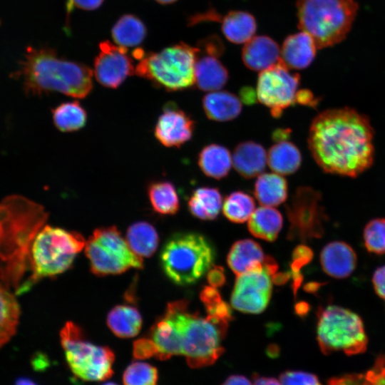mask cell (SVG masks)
Segmentation results:
<instances>
[{
    "instance_id": "obj_1",
    "label": "cell",
    "mask_w": 385,
    "mask_h": 385,
    "mask_svg": "<svg viewBox=\"0 0 385 385\" xmlns=\"http://www.w3.org/2000/svg\"><path fill=\"white\" fill-rule=\"evenodd\" d=\"M374 130L366 116L349 108L326 110L312 120L308 145L326 173L356 177L373 163Z\"/></svg>"
},
{
    "instance_id": "obj_2",
    "label": "cell",
    "mask_w": 385,
    "mask_h": 385,
    "mask_svg": "<svg viewBox=\"0 0 385 385\" xmlns=\"http://www.w3.org/2000/svg\"><path fill=\"white\" fill-rule=\"evenodd\" d=\"M17 75L24 91L31 96L57 92L83 98L93 88L89 67L60 58L51 48L29 47Z\"/></svg>"
},
{
    "instance_id": "obj_3",
    "label": "cell",
    "mask_w": 385,
    "mask_h": 385,
    "mask_svg": "<svg viewBox=\"0 0 385 385\" xmlns=\"http://www.w3.org/2000/svg\"><path fill=\"white\" fill-rule=\"evenodd\" d=\"M165 311L173 319L180 334L181 355L191 368H202L214 364L225 351L222 342L228 322L210 316L200 317L188 310V302L168 304Z\"/></svg>"
},
{
    "instance_id": "obj_4",
    "label": "cell",
    "mask_w": 385,
    "mask_h": 385,
    "mask_svg": "<svg viewBox=\"0 0 385 385\" xmlns=\"http://www.w3.org/2000/svg\"><path fill=\"white\" fill-rule=\"evenodd\" d=\"M299 27L314 39L317 48L343 41L359 6L354 0H297Z\"/></svg>"
},
{
    "instance_id": "obj_5",
    "label": "cell",
    "mask_w": 385,
    "mask_h": 385,
    "mask_svg": "<svg viewBox=\"0 0 385 385\" xmlns=\"http://www.w3.org/2000/svg\"><path fill=\"white\" fill-rule=\"evenodd\" d=\"M86 242L79 233L50 225L43 226L31 245V274L26 282L24 292L38 280L61 274L70 268Z\"/></svg>"
},
{
    "instance_id": "obj_6",
    "label": "cell",
    "mask_w": 385,
    "mask_h": 385,
    "mask_svg": "<svg viewBox=\"0 0 385 385\" xmlns=\"http://www.w3.org/2000/svg\"><path fill=\"white\" fill-rule=\"evenodd\" d=\"M215 253L202 235L194 232L173 235L164 245L160 264L167 277L177 285L196 282L212 266Z\"/></svg>"
},
{
    "instance_id": "obj_7",
    "label": "cell",
    "mask_w": 385,
    "mask_h": 385,
    "mask_svg": "<svg viewBox=\"0 0 385 385\" xmlns=\"http://www.w3.org/2000/svg\"><path fill=\"white\" fill-rule=\"evenodd\" d=\"M199 52V48L180 43L144 54L135 66V74L167 91L185 90L195 84Z\"/></svg>"
},
{
    "instance_id": "obj_8",
    "label": "cell",
    "mask_w": 385,
    "mask_h": 385,
    "mask_svg": "<svg viewBox=\"0 0 385 385\" xmlns=\"http://www.w3.org/2000/svg\"><path fill=\"white\" fill-rule=\"evenodd\" d=\"M317 339L324 354L342 351L347 355L364 352L368 339L361 317L337 305L319 308L317 312Z\"/></svg>"
},
{
    "instance_id": "obj_9",
    "label": "cell",
    "mask_w": 385,
    "mask_h": 385,
    "mask_svg": "<svg viewBox=\"0 0 385 385\" xmlns=\"http://www.w3.org/2000/svg\"><path fill=\"white\" fill-rule=\"evenodd\" d=\"M61 344L71 372L86 381H103L113 374L115 354L108 346L88 341L81 328L67 322L60 331Z\"/></svg>"
},
{
    "instance_id": "obj_10",
    "label": "cell",
    "mask_w": 385,
    "mask_h": 385,
    "mask_svg": "<svg viewBox=\"0 0 385 385\" xmlns=\"http://www.w3.org/2000/svg\"><path fill=\"white\" fill-rule=\"evenodd\" d=\"M85 252L91 272L98 276L118 274L143 267L142 258L131 250L113 226L95 230L86 242Z\"/></svg>"
},
{
    "instance_id": "obj_11",
    "label": "cell",
    "mask_w": 385,
    "mask_h": 385,
    "mask_svg": "<svg viewBox=\"0 0 385 385\" xmlns=\"http://www.w3.org/2000/svg\"><path fill=\"white\" fill-rule=\"evenodd\" d=\"M320 200V193L312 188L299 187L296 190L291 202L285 206L289 222L288 240L305 242L322 236L325 216Z\"/></svg>"
},
{
    "instance_id": "obj_12",
    "label": "cell",
    "mask_w": 385,
    "mask_h": 385,
    "mask_svg": "<svg viewBox=\"0 0 385 385\" xmlns=\"http://www.w3.org/2000/svg\"><path fill=\"white\" fill-rule=\"evenodd\" d=\"M300 76L292 73L280 61L260 71L257 81V100L270 110L271 115L279 118L283 111L294 104Z\"/></svg>"
},
{
    "instance_id": "obj_13",
    "label": "cell",
    "mask_w": 385,
    "mask_h": 385,
    "mask_svg": "<svg viewBox=\"0 0 385 385\" xmlns=\"http://www.w3.org/2000/svg\"><path fill=\"white\" fill-rule=\"evenodd\" d=\"M265 267L237 276L231 295V304L237 310L259 314L268 305L272 294V279Z\"/></svg>"
},
{
    "instance_id": "obj_14",
    "label": "cell",
    "mask_w": 385,
    "mask_h": 385,
    "mask_svg": "<svg viewBox=\"0 0 385 385\" xmlns=\"http://www.w3.org/2000/svg\"><path fill=\"white\" fill-rule=\"evenodd\" d=\"M99 48L94 61L93 73L100 84L117 88L129 76L135 74V67L126 48L103 41Z\"/></svg>"
},
{
    "instance_id": "obj_15",
    "label": "cell",
    "mask_w": 385,
    "mask_h": 385,
    "mask_svg": "<svg viewBox=\"0 0 385 385\" xmlns=\"http://www.w3.org/2000/svg\"><path fill=\"white\" fill-rule=\"evenodd\" d=\"M194 130L191 117L174 102H168L158 118L154 136L167 148H180L192 138Z\"/></svg>"
},
{
    "instance_id": "obj_16",
    "label": "cell",
    "mask_w": 385,
    "mask_h": 385,
    "mask_svg": "<svg viewBox=\"0 0 385 385\" xmlns=\"http://www.w3.org/2000/svg\"><path fill=\"white\" fill-rule=\"evenodd\" d=\"M22 222L19 214L6 198L0 202V267L14 258L19 244Z\"/></svg>"
},
{
    "instance_id": "obj_17",
    "label": "cell",
    "mask_w": 385,
    "mask_h": 385,
    "mask_svg": "<svg viewBox=\"0 0 385 385\" xmlns=\"http://www.w3.org/2000/svg\"><path fill=\"white\" fill-rule=\"evenodd\" d=\"M320 262L327 274L336 279H344L355 270L356 255L347 243L334 241L326 245L322 249Z\"/></svg>"
},
{
    "instance_id": "obj_18",
    "label": "cell",
    "mask_w": 385,
    "mask_h": 385,
    "mask_svg": "<svg viewBox=\"0 0 385 385\" xmlns=\"http://www.w3.org/2000/svg\"><path fill=\"white\" fill-rule=\"evenodd\" d=\"M317 48L312 36L302 31L285 38L280 50V61L289 69H304L312 63Z\"/></svg>"
},
{
    "instance_id": "obj_19",
    "label": "cell",
    "mask_w": 385,
    "mask_h": 385,
    "mask_svg": "<svg viewBox=\"0 0 385 385\" xmlns=\"http://www.w3.org/2000/svg\"><path fill=\"white\" fill-rule=\"evenodd\" d=\"M242 58L248 68L262 71L280 61V48L269 36H253L245 43Z\"/></svg>"
},
{
    "instance_id": "obj_20",
    "label": "cell",
    "mask_w": 385,
    "mask_h": 385,
    "mask_svg": "<svg viewBox=\"0 0 385 385\" xmlns=\"http://www.w3.org/2000/svg\"><path fill=\"white\" fill-rule=\"evenodd\" d=\"M232 165L243 178L250 179L260 175L267 163V153L260 144L248 140L241 142L235 148Z\"/></svg>"
},
{
    "instance_id": "obj_21",
    "label": "cell",
    "mask_w": 385,
    "mask_h": 385,
    "mask_svg": "<svg viewBox=\"0 0 385 385\" xmlns=\"http://www.w3.org/2000/svg\"><path fill=\"white\" fill-rule=\"evenodd\" d=\"M265 255L260 245L250 239L235 242L227 255L230 268L237 276L247 272L264 268Z\"/></svg>"
},
{
    "instance_id": "obj_22",
    "label": "cell",
    "mask_w": 385,
    "mask_h": 385,
    "mask_svg": "<svg viewBox=\"0 0 385 385\" xmlns=\"http://www.w3.org/2000/svg\"><path fill=\"white\" fill-rule=\"evenodd\" d=\"M218 55L207 52L197 57L195 69V84L202 91H216L228 81V71L218 59Z\"/></svg>"
},
{
    "instance_id": "obj_23",
    "label": "cell",
    "mask_w": 385,
    "mask_h": 385,
    "mask_svg": "<svg viewBox=\"0 0 385 385\" xmlns=\"http://www.w3.org/2000/svg\"><path fill=\"white\" fill-rule=\"evenodd\" d=\"M202 107L210 120L219 122L232 120L242 111L239 98L227 91L208 93L202 98Z\"/></svg>"
},
{
    "instance_id": "obj_24",
    "label": "cell",
    "mask_w": 385,
    "mask_h": 385,
    "mask_svg": "<svg viewBox=\"0 0 385 385\" xmlns=\"http://www.w3.org/2000/svg\"><path fill=\"white\" fill-rule=\"evenodd\" d=\"M197 164L206 176L220 180L228 175L232 160L227 148L211 143L205 146L199 153Z\"/></svg>"
},
{
    "instance_id": "obj_25",
    "label": "cell",
    "mask_w": 385,
    "mask_h": 385,
    "mask_svg": "<svg viewBox=\"0 0 385 385\" xmlns=\"http://www.w3.org/2000/svg\"><path fill=\"white\" fill-rule=\"evenodd\" d=\"M106 322L116 337L131 338L139 333L143 319L136 307L130 304H118L108 312Z\"/></svg>"
},
{
    "instance_id": "obj_26",
    "label": "cell",
    "mask_w": 385,
    "mask_h": 385,
    "mask_svg": "<svg viewBox=\"0 0 385 385\" xmlns=\"http://www.w3.org/2000/svg\"><path fill=\"white\" fill-rule=\"evenodd\" d=\"M287 190L286 179L276 173L259 175L254 186V193L258 202L268 207L283 203L287 197Z\"/></svg>"
},
{
    "instance_id": "obj_27",
    "label": "cell",
    "mask_w": 385,
    "mask_h": 385,
    "mask_svg": "<svg viewBox=\"0 0 385 385\" xmlns=\"http://www.w3.org/2000/svg\"><path fill=\"white\" fill-rule=\"evenodd\" d=\"M20 307L12 291L0 279V349L16 332Z\"/></svg>"
},
{
    "instance_id": "obj_28",
    "label": "cell",
    "mask_w": 385,
    "mask_h": 385,
    "mask_svg": "<svg viewBox=\"0 0 385 385\" xmlns=\"http://www.w3.org/2000/svg\"><path fill=\"white\" fill-rule=\"evenodd\" d=\"M250 233L257 238L273 242L282 227L281 213L272 207L262 206L256 209L248 220Z\"/></svg>"
},
{
    "instance_id": "obj_29",
    "label": "cell",
    "mask_w": 385,
    "mask_h": 385,
    "mask_svg": "<svg viewBox=\"0 0 385 385\" xmlns=\"http://www.w3.org/2000/svg\"><path fill=\"white\" fill-rule=\"evenodd\" d=\"M256 29L255 17L246 11H230L222 19V31L225 38L233 43H247L254 36Z\"/></svg>"
},
{
    "instance_id": "obj_30",
    "label": "cell",
    "mask_w": 385,
    "mask_h": 385,
    "mask_svg": "<svg viewBox=\"0 0 385 385\" xmlns=\"http://www.w3.org/2000/svg\"><path fill=\"white\" fill-rule=\"evenodd\" d=\"M302 160L298 148L288 140L276 143L267 153L270 168L279 175H291L297 171Z\"/></svg>"
},
{
    "instance_id": "obj_31",
    "label": "cell",
    "mask_w": 385,
    "mask_h": 385,
    "mask_svg": "<svg viewBox=\"0 0 385 385\" xmlns=\"http://www.w3.org/2000/svg\"><path fill=\"white\" fill-rule=\"evenodd\" d=\"M188 205L193 216L212 220L217 218L222 207V197L217 188L201 187L193 191Z\"/></svg>"
},
{
    "instance_id": "obj_32",
    "label": "cell",
    "mask_w": 385,
    "mask_h": 385,
    "mask_svg": "<svg viewBox=\"0 0 385 385\" xmlns=\"http://www.w3.org/2000/svg\"><path fill=\"white\" fill-rule=\"evenodd\" d=\"M125 240L131 250L142 258L154 254L158 246L159 237L151 224L137 222L128 228Z\"/></svg>"
},
{
    "instance_id": "obj_33",
    "label": "cell",
    "mask_w": 385,
    "mask_h": 385,
    "mask_svg": "<svg viewBox=\"0 0 385 385\" xmlns=\"http://www.w3.org/2000/svg\"><path fill=\"white\" fill-rule=\"evenodd\" d=\"M148 197L153 209L161 215H174L180 207L178 195L175 185L168 180L150 183Z\"/></svg>"
},
{
    "instance_id": "obj_34",
    "label": "cell",
    "mask_w": 385,
    "mask_h": 385,
    "mask_svg": "<svg viewBox=\"0 0 385 385\" xmlns=\"http://www.w3.org/2000/svg\"><path fill=\"white\" fill-rule=\"evenodd\" d=\"M52 119L58 130L75 132L85 126L87 112L77 101L63 102L52 110Z\"/></svg>"
},
{
    "instance_id": "obj_35",
    "label": "cell",
    "mask_w": 385,
    "mask_h": 385,
    "mask_svg": "<svg viewBox=\"0 0 385 385\" xmlns=\"http://www.w3.org/2000/svg\"><path fill=\"white\" fill-rule=\"evenodd\" d=\"M145 35L146 29L143 23L136 16L130 14L123 16L112 29V37L115 43L126 48L140 44Z\"/></svg>"
},
{
    "instance_id": "obj_36",
    "label": "cell",
    "mask_w": 385,
    "mask_h": 385,
    "mask_svg": "<svg viewBox=\"0 0 385 385\" xmlns=\"http://www.w3.org/2000/svg\"><path fill=\"white\" fill-rule=\"evenodd\" d=\"M327 385H385V354H379L366 372L334 376Z\"/></svg>"
},
{
    "instance_id": "obj_37",
    "label": "cell",
    "mask_w": 385,
    "mask_h": 385,
    "mask_svg": "<svg viewBox=\"0 0 385 385\" xmlns=\"http://www.w3.org/2000/svg\"><path fill=\"white\" fill-rule=\"evenodd\" d=\"M254 199L243 191H235L226 197L222 205L224 215L236 223L245 222L255 211Z\"/></svg>"
},
{
    "instance_id": "obj_38",
    "label": "cell",
    "mask_w": 385,
    "mask_h": 385,
    "mask_svg": "<svg viewBox=\"0 0 385 385\" xmlns=\"http://www.w3.org/2000/svg\"><path fill=\"white\" fill-rule=\"evenodd\" d=\"M158 371L156 367L143 361H133L125 369L123 385H157Z\"/></svg>"
},
{
    "instance_id": "obj_39",
    "label": "cell",
    "mask_w": 385,
    "mask_h": 385,
    "mask_svg": "<svg viewBox=\"0 0 385 385\" xmlns=\"http://www.w3.org/2000/svg\"><path fill=\"white\" fill-rule=\"evenodd\" d=\"M366 250L376 255L385 254V218H375L365 226L363 233Z\"/></svg>"
},
{
    "instance_id": "obj_40",
    "label": "cell",
    "mask_w": 385,
    "mask_h": 385,
    "mask_svg": "<svg viewBox=\"0 0 385 385\" xmlns=\"http://www.w3.org/2000/svg\"><path fill=\"white\" fill-rule=\"evenodd\" d=\"M279 381L282 385H322L315 374L302 371H284Z\"/></svg>"
},
{
    "instance_id": "obj_41",
    "label": "cell",
    "mask_w": 385,
    "mask_h": 385,
    "mask_svg": "<svg viewBox=\"0 0 385 385\" xmlns=\"http://www.w3.org/2000/svg\"><path fill=\"white\" fill-rule=\"evenodd\" d=\"M313 258L312 250L303 245L295 247L292 253V261L290 264L291 272H300L301 268L311 262Z\"/></svg>"
},
{
    "instance_id": "obj_42",
    "label": "cell",
    "mask_w": 385,
    "mask_h": 385,
    "mask_svg": "<svg viewBox=\"0 0 385 385\" xmlns=\"http://www.w3.org/2000/svg\"><path fill=\"white\" fill-rule=\"evenodd\" d=\"M133 354L137 359L156 358L157 350L153 342L148 337H141L133 343Z\"/></svg>"
},
{
    "instance_id": "obj_43",
    "label": "cell",
    "mask_w": 385,
    "mask_h": 385,
    "mask_svg": "<svg viewBox=\"0 0 385 385\" xmlns=\"http://www.w3.org/2000/svg\"><path fill=\"white\" fill-rule=\"evenodd\" d=\"M207 279L209 284L215 288L224 285L226 281L222 267L213 265L207 272Z\"/></svg>"
},
{
    "instance_id": "obj_44",
    "label": "cell",
    "mask_w": 385,
    "mask_h": 385,
    "mask_svg": "<svg viewBox=\"0 0 385 385\" xmlns=\"http://www.w3.org/2000/svg\"><path fill=\"white\" fill-rule=\"evenodd\" d=\"M372 283L377 295L385 300V265L378 267L374 271Z\"/></svg>"
},
{
    "instance_id": "obj_45",
    "label": "cell",
    "mask_w": 385,
    "mask_h": 385,
    "mask_svg": "<svg viewBox=\"0 0 385 385\" xmlns=\"http://www.w3.org/2000/svg\"><path fill=\"white\" fill-rule=\"evenodd\" d=\"M103 1V0H67V18H68L69 14L73 11L74 6L85 10H93L98 8Z\"/></svg>"
},
{
    "instance_id": "obj_46",
    "label": "cell",
    "mask_w": 385,
    "mask_h": 385,
    "mask_svg": "<svg viewBox=\"0 0 385 385\" xmlns=\"http://www.w3.org/2000/svg\"><path fill=\"white\" fill-rule=\"evenodd\" d=\"M200 297L205 308L211 307L222 300V297L216 288L206 286L201 291Z\"/></svg>"
},
{
    "instance_id": "obj_47",
    "label": "cell",
    "mask_w": 385,
    "mask_h": 385,
    "mask_svg": "<svg viewBox=\"0 0 385 385\" xmlns=\"http://www.w3.org/2000/svg\"><path fill=\"white\" fill-rule=\"evenodd\" d=\"M294 103L315 107L318 101L310 91L301 89L297 91Z\"/></svg>"
},
{
    "instance_id": "obj_48",
    "label": "cell",
    "mask_w": 385,
    "mask_h": 385,
    "mask_svg": "<svg viewBox=\"0 0 385 385\" xmlns=\"http://www.w3.org/2000/svg\"><path fill=\"white\" fill-rule=\"evenodd\" d=\"M31 364L35 370L41 371L48 367V361L45 355L38 353L33 356Z\"/></svg>"
},
{
    "instance_id": "obj_49",
    "label": "cell",
    "mask_w": 385,
    "mask_h": 385,
    "mask_svg": "<svg viewBox=\"0 0 385 385\" xmlns=\"http://www.w3.org/2000/svg\"><path fill=\"white\" fill-rule=\"evenodd\" d=\"M221 385H252L245 376L234 374L230 376Z\"/></svg>"
},
{
    "instance_id": "obj_50",
    "label": "cell",
    "mask_w": 385,
    "mask_h": 385,
    "mask_svg": "<svg viewBox=\"0 0 385 385\" xmlns=\"http://www.w3.org/2000/svg\"><path fill=\"white\" fill-rule=\"evenodd\" d=\"M241 100L246 104H252L255 102L257 95L255 93V91L251 87H244L240 92Z\"/></svg>"
},
{
    "instance_id": "obj_51",
    "label": "cell",
    "mask_w": 385,
    "mask_h": 385,
    "mask_svg": "<svg viewBox=\"0 0 385 385\" xmlns=\"http://www.w3.org/2000/svg\"><path fill=\"white\" fill-rule=\"evenodd\" d=\"M252 385H282L277 379L269 376L255 375Z\"/></svg>"
},
{
    "instance_id": "obj_52",
    "label": "cell",
    "mask_w": 385,
    "mask_h": 385,
    "mask_svg": "<svg viewBox=\"0 0 385 385\" xmlns=\"http://www.w3.org/2000/svg\"><path fill=\"white\" fill-rule=\"evenodd\" d=\"M291 133V130L288 128H279L275 130L272 135V140L276 143L287 140Z\"/></svg>"
},
{
    "instance_id": "obj_53",
    "label": "cell",
    "mask_w": 385,
    "mask_h": 385,
    "mask_svg": "<svg viewBox=\"0 0 385 385\" xmlns=\"http://www.w3.org/2000/svg\"><path fill=\"white\" fill-rule=\"evenodd\" d=\"M291 277V272H276L272 276V280L275 284L282 285L285 284Z\"/></svg>"
},
{
    "instance_id": "obj_54",
    "label": "cell",
    "mask_w": 385,
    "mask_h": 385,
    "mask_svg": "<svg viewBox=\"0 0 385 385\" xmlns=\"http://www.w3.org/2000/svg\"><path fill=\"white\" fill-rule=\"evenodd\" d=\"M309 306L305 302H298L295 304V307H294L295 313L300 317H303L305 314H307V312H309Z\"/></svg>"
},
{
    "instance_id": "obj_55",
    "label": "cell",
    "mask_w": 385,
    "mask_h": 385,
    "mask_svg": "<svg viewBox=\"0 0 385 385\" xmlns=\"http://www.w3.org/2000/svg\"><path fill=\"white\" fill-rule=\"evenodd\" d=\"M14 385H38V384L29 378L19 377L15 381Z\"/></svg>"
},
{
    "instance_id": "obj_56",
    "label": "cell",
    "mask_w": 385,
    "mask_h": 385,
    "mask_svg": "<svg viewBox=\"0 0 385 385\" xmlns=\"http://www.w3.org/2000/svg\"><path fill=\"white\" fill-rule=\"evenodd\" d=\"M319 287V284L314 283V282H311V283L307 284L304 286V289L307 292H314L318 289Z\"/></svg>"
},
{
    "instance_id": "obj_57",
    "label": "cell",
    "mask_w": 385,
    "mask_h": 385,
    "mask_svg": "<svg viewBox=\"0 0 385 385\" xmlns=\"http://www.w3.org/2000/svg\"><path fill=\"white\" fill-rule=\"evenodd\" d=\"M155 1L161 4H170L175 1L176 0H155Z\"/></svg>"
},
{
    "instance_id": "obj_58",
    "label": "cell",
    "mask_w": 385,
    "mask_h": 385,
    "mask_svg": "<svg viewBox=\"0 0 385 385\" xmlns=\"http://www.w3.org/2000/svg\"><path fill=\"white\" fill-rule=\"evenodd\" d=\"M101 385H118V384H115L113 382H108V383H104V384H103Z\"/></svg>"
}]
</instances>
